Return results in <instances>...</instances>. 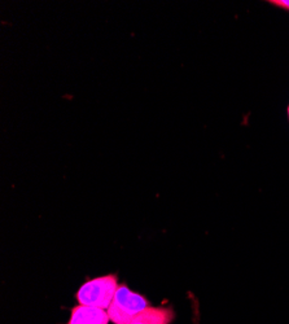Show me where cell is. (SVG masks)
<instances>
[{
    "label": "cell",
    "mask_w": 289,
    "mask_h": 324,
    "mask_svg": "<svg viewBox=\"0 0 289 324\" xmlns=\"http://www.w3.org/2000/svg\"><path fill=\"white\" fill-rule=\"evenodd\" d=\"M118 287V278L116 274H108L83 283L77 290L75 299L80 305L99 307L105 310L109 309L113 302Z\"/></svg>",
    "instance_id": "obj_1"
},
{
    "label": "cell",
    "mask_w": 289,
    "mask_h": 324,
    "mask_svg": "<svg viewBox=\"0 0 289 324\" xmlns=\"http://www.w3.org/2000/svg\"><path fill=\"white\" fill-rule=\"evenodd\" d=\"M149 306V301L143 294L130 290L126 284H119L108 309V315L113 324H128Z\"/></svg>",
    "instance_id": "obj_2"
},
{
    "label": "cell",
    "mask_w": 289,
    "mask_h": 324,
    "mask_svg": "<svg viewBox=\"0 0 289 324\" xmlns=\"http://www.w3.org/2000/svg\"><path fill=\"white\" fill-rule=\"evenodd\" d=\"M108 311L99 307L77 305L71 309L70 318L66 324H109Z\"/></svg>",
    "instance_id": "obj_3"
},
{
    "label": "cell",
    "mask_w": 289,
    "mask_h": 324,
    "mask_svg": "<svg viewBox=\"0 0 289 324\" xmlns=\"http://www.w3.org/2000/svg\"><path fill=\"white\" fill-rule=\"evenodd\" d=\"M175 315L170 306H149L128 324H171Z\"/></svg>",
    "instance_id": "obj_4"
},
{
    "label": "cell",
    "mask_w": 289,
    "mask_h": 324,
    "mask_svg": "<svg viewBox=\"0 0 289 324\" xmlns=\"http://www.w3.org/2000/svg\"><path fill=\"white\" fill-rule=\"evenodd\" d=\"M270 4H274V6L279 7V8H283L285 11H289V0H270Z\"/></svg>",
    "instance_id": "obj_5"
},
{
    "label": "cell",
    "mask_w": 289,
    "mask_h": 324,
    "mask_svg": "<svg viewBox=\"0 0 289 324\" xmlns=\"http://www.w3.org/2000/svg\"><path fill=\"white\" fill-rule=\"evenodd\" d=\"M288 118H289V105H288Z\"/></svg>",
    "instance_id": "obj_6"
}]
</instances>
